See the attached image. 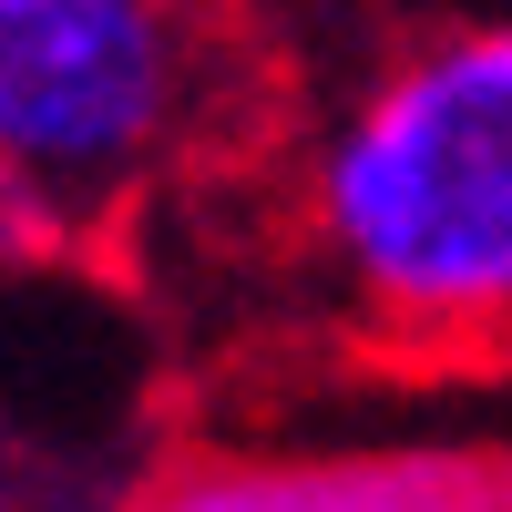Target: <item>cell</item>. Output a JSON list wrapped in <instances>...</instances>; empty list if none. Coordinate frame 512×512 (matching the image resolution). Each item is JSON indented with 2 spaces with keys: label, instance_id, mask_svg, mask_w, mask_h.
I'll use <instances>...</instances> for the list:
<instances>
[{
  "label": "cell",
  "instance_id": "6da1fadb",
  "mask_svg": "<svg viewBox=\"0 0 512 512\" xmlns=\"http://www.w3.org/2000/svg\"><path fill=\"white\" fill-rule=\"evenodd\" d=\"M287 246L369 359H512V0H420L318 82Z\"/></svg>",
  "mask_w": 512,
  "mask_h": 512
},
{
  "label": "cell",
  "instance_id": "277c9868",
  "mask_svg": "<svg viewBox=\"0 0 512 512\" xmlns=\"http://www.w3.org/2000/svg\"><path fill=\"white\" fill-rule=\"evenodd\" d=\"M185 11H205L226 41H308L328 11H349V0H185Z\"/></svg>",
  "mask_w": 512,
  "mask_h": 512
},
{
  "label": "cell",
  "instance_id": "3957f363",
  "mask_svg": "<svg viewBox=\"0 0 512 512\" xmlns=\"http://www.w3.org/2000/svg\"><path fill=\"white\" fill-rule=\"evenodd\" d=\"M123 512H512V451L482 441H318V451H175Z\"/></svg>",
  "mask_w": 512,
  "mask_h": 512
},
{
  "label": "cell",
  "instance_id": "7a4b0ae2",
  "mask_svg": "<svg viewBox=\"0 0 512 512\" xmlns=\"http://www.w3.org/2000/svg\"><path fill=\"white\" fill-rule=\"evenodd\" d=\"M236 41L185 0H0V216L11 256L103 246L216 134Z\"/></svg>",
  "mask_w": 512,
  "mask_h": 512
},
{
  "label": "cell",
  "instance_id": "5b68a950",
  "mask_svg": "<svg viewBox=\"0 0 512 512\" xmlns=\"http://www.w3.org/2000/svg\"><path fill=\"white\" fill-rule=\"evenodd\" d=\"M410 11H420V0H410Z\"/></svg>",
  "mask_w": 512,
  "mask_h": 512
}]
</instances>
